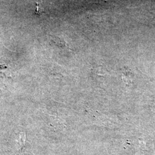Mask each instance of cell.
<instances>
[{"label": "cell", "mask_w": 155, "mask_h": 155, "mask_svg": "<svg viewBox=\"0 0 155 155\" xmlns=\"http://www.w3.org/2000/svg\"><path fill=\"white\" fill-rule=\"evenodd\" d=\"M17 144L18 147V150L21 152H22L25 149L27 146V140L25 133L24 132H21L19 134L18 138L17 140Z\"/></svg>", "instance_id": "cell-1"}]
</instances>
